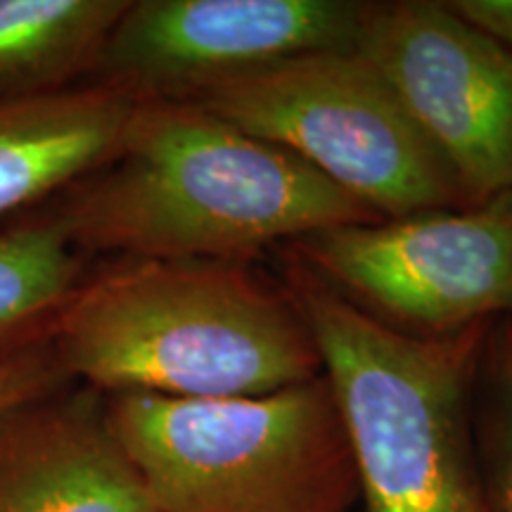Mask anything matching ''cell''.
<instances>
[{
	"label": "cell",
	"mask_w": 512,
	"mask_h": 512,
	"mask_svg": "<svg viewBox=\"0 0 512 512\" xmlns=\"http://www.w3.org/2000/svg\"><path fill=\"white\" fill-rule=\"evenodd\" d=\"M67 382L74 380L64 375L50 342L43 344V347L29 351V354L19 356L5 368H0V413L8 411L19 401L46 394Z\"/></svg>",
	"instance_id": "obj_14"
},
{
	"label": "cell",
	"mask_w": 512,
	"mask_h": 512,
	"mask_svg": "<svg viewBox=\"0 0 512 512\" xmlns=\"http://www.w3.org/2000/svg\"><path fill=\"white\" fill-rule=\"evenodd\" d=\"M0 512H157L105 394L67 382L0 413Z\"/></svg>",
	"instance_id": "obj_9"
},
{
	"label": "cell",
	"mask_w": 512,
	"mask_h": 512,
	"mask_svg": "<svg viewBox=\"0 0 512 512\" xmlns=\"http://www.w3.org/2000/svg\"><path fill=\"white\" fill-rule=\"evenodd\" d=\"M88 256L64 240L41 211L12 216L0 230V368L50 342Z\"/></svg>",
	"instance_id": "obj_12"
},
{
	"label": "cell",
	"mask_w": 512,
	"mask_h": 512,
	"mask_svg": "<svg viewBox=\"0 0 512 512\" xmlns=\"http://www.w3.org/2000/svg\"><path fill=\"white\" fill-rule=\"evenodd\" d=\"M157 512H349L356 467L328 377L259 396H107Z\"/></svg>",
	"instance_id": "obj_4"
},
{
	"label": "cell",
	"mask_w": 512,
	"mask_h": 512,
	"mask_svg": "<svg viewBox=\"0 0 512 512\" xmlns=\"http://www.w3.org/2000/svg\"><path fill=\"white\" fill-rule=\"evenodd\" d=\"M356 53L453 171L470 207L512 190V53L446 3H368Z\"/></svg>",
	"instance_id": "obj_7"
},
{
	"label": "cell",
	"mask_w": 512,
	"mask_h": 512,
	"mask_svg": "<svg viewBox=\"0 0 512 512\" xmlns=\"http://www.w3.org/2000/svg\"><path fill=\"white\" fill-rule=\"evenodd\" d=\"M290 249L339 294L415 335L512 318V190L470 209L330 228Z\"/></svg>",
	"instance_id": "obj_6"
},
{
	"label": "cell",
	"mask_w": 512,
	"mask_h": 512,
	"mask_svg": "<svg viewBox=\"0 0 512 512\" xmlns=\"http://www.w3.org/2000/svg\"><path fill=\"white\" fill-rule=\"evenodd\" d=\"M34 209L83 256L228 264L384 221L299 157L171 100H136L114 155Z\"/></svg>",
	"instance_id": "obj_1"
},
{
	"label": "cell",
	"mask_w": 512,
	"mask_h": 512,
	"mask_svg": "<svg viewBox=\"0 0 512 512\" xmlns=\"http://www.w3.org/2000/svg\"><path fill=\"white\" fill-rule=\"evenodd\" d=\"M128 0H0V100L91 81Z\"/></svg>",
	"instance_id": "obj_11"
},
{
	"label": "cell",
	"mask_w": 512,
	"mask_h": 512,
	"mask_svg": "<svg viewBox=\"0 0 512 512\" xmlns=\"http://www.w3.org/2000/svg\"><path fill=\"white\" fill-rule=\"evenodd\" d=\"M190 105L299 157L382 219L470 209L453 171L356 50L268 64Z\"/></svg>",
	"instance_id": "obj_5"
},
{
	"label": "cell",
	"mask_w": 512,
	"mask_h": 512,
	"mask_svg": "<svg viewBox=\"0 0 512 512\" xmlns=\"http://www.w3.org/2000/svg\"><path fill=\"white\" fill-rule=\"evenodd\" d=\"M50 347L69 380L105 396L228 399L323 375L285 287L228 261L117 256L88 268Z\"/></svg>",
	"instance_id": "obj_2"
},
{
	"label": "cell",
	"mask_w": 512,
	"mask_h": 512,
	"mask_svg": "<svg viewBox=\"0 0 512 512\" xmlns=\"http://www.w3.org/2000/svg\"><path fill=\"white\" fill-rule=\"evenodd\" d=\"M366 12L356 0H128L91 81L190 102L290 57L354 50Z\"/></svg>",
	"instance_id": "obj_8"
},
{
	"label": "cell",
	"mask_w": 512,
	"mask_h": 512,
	"mask_svg": "<svg viewBox=\"0 0 512 512\" xmlns=\"http://www.w3.org/2000/svg\"><path fill=\"white\" fill-rule=\"evenodd\" d=\"M136 100L102 83L0 100V219L24 214L114 155Z\"/></svg>",
	"instance_id": "obj_10"
},
{
	"label": "cell",
	"mask_w": 512,
	"mask_h": 512,
	"mask_svg": "<svg viewBox=\"0 0 512 512\" xmlns=\"http://www.w3.org/2000/svg\"><path fill=\"white\" fill-rule=\"evenodd\" d=\"M472 418L491 512H512V318L494 320L486 332Z\"/></svg>",
	"instance_id": "obj_13"
},
{
	"label": "cell",
	"mask_w": 512,
	"mask_h": 512,
	"mask_svg": "<svg viewBox=\"0 0 512 512\" xmlns=\"http://www.w3.org/2000/svg\"><path fill=\"white\" fill-rule=\"evenodd\" d=\"M446 5L512 53V0H446Z\"/></svg>",
	"instance_id": "obj_15"
},
{
	"label": "cell",
	"mask_w": 512,
	"mask_h": 512,
	"mask_svg": "<svg viewBox=\"0 0 512 512\" xmlns=\"http://www.w3.org/2000/svg\"><path fill=\"white\" fill-rule=\"evenodd\" d=\"M280 285L318 347L366 512H491L472 399L494 320L448 335L399 330L292 254Z\"/></svg>",
	"instance_id": "obj_3"
}]
</instances>
